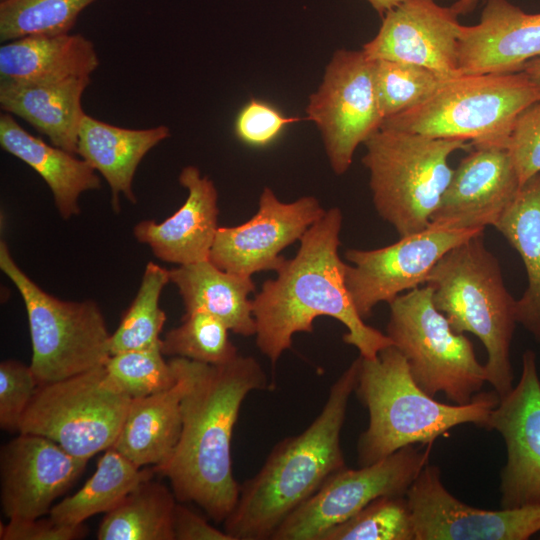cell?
I'll list each match as a JSON object with an SVG mask.
<instances>
[{
  "label": "cell",
  "instance_id": "13",
  "mask_svg": "<svg viewBox=\"0 0 540 540\" xmlns=\"http://www.w3.org/2000/svg\"><path fill=\"white\" fill-rule=\"evenodd\" d=\"M484 230H456L429 225L423 231L400 237L388 246L345 252V281L362 319L373 308L425 285L437 262L452 248Z\"/></svg>",
  "mask_w": 540,
  "mask_h": 540
},
{
  "label": "cell",
  "instance_id": "38",
  "mask_svg": "<svg viewBox=\"0 0 540 540\" xmlns=\"http://www.w3.org/2000/svg\"><path fill=\"white\" fill-rule=\"evenodd\" d=\"M302 120L306 117L286 115L268 101L251 98L239 110L234 132L244 144L264 147L274 142L288 126Z\"/></svg>",
  "mask_w": 540,
  "mask_h": 540
},
{
  "label": "cell",
  "instance_id": "17",
  "mask_svg": "<svg viewBox=\"0 0 540 540\" xmlns=\"http://www.w3.org/2000/svg\"><path fill=\"white\" fill-rule=\"evenodd\" d=\"M87 459L53 440L19 433L0 450V501L8 519L39 518L81 476Z\"/></svg>",
  "mask_w": 540,
  "mask_h": 540
},
{
  "label": "cell",
  "instance_id": "43",
  "mask_svg": "<svg viewBox=\"0 0 540 540\" xmlns=\"http://www.w3.org/2000/svg\"><path fill=\"white\" fill-rule=\"evenodd\" d=\"M370 5L377 11V13L383 16L387 11L396 7L406 0H367Z\"/></svg>",
  "mask_w": 540,
  "mask_h": 540
},
{
  "label": "cell",
  "instance_id": "45",
  "mask_svg": "<svg viewBox=\"0 0 540 540\" xmlns=\"http://www.w3.org/2000/svg\"><path fill=\"white\" fill-rule=\"evenodd\" d=\"M1 1V0H0Z\"/></svg>",
  "mask_w": 540,
  "mask_h": 540
},
{
  "label": "cell",
  "instance_id": "16",
  "mask_svg": "<svg viewBox=\"0 0 540 540\" xmlns=\"http://www.w3.org/2000/svg\"><path fill=\"white\" fill-rule=\"evenodd\" d=\"M487 429L500 433L507 449L501 508L540 506V378L533 350L523 353L520 380L500 398Z\"/></svg>",
  "mask_w": 540,
  "mask_h": 540
},
{
  "label": "cell",
  "instance_id": "30",
  "mask_svg": "<svg viewBox=\"0 0 540 540\" xmlns=\"http://www.w3.org/2000/svg\"><path fill=\"white\" fill-rule=\"evenodd\" d=\"M176 497L152 478L138 484L111 511L97 531L98 540H174Z\"/></svg>",
  "mask_w": 540,
  "mask_h": 540
},
{
  "label": "cell",
  "instance_id": "29",
  "mask_svg": "<svg viewBox=\"0 0 540 540\" xmlns=\"http://www.w3.org/2000/svg\"><path fill=\"white\" fill-rule=\"evenodd\" d=\"M154 474L153 466L139 467L114 447L108 448L94 474L76 493L54 505L50 518L67 525L84 524L91 516L113 510L138 484Z\"/></svg>",
  "mask_w": 540,
  "mask_h": 540
},
{
  "label": "cell",
  "instance_id": "42",
  "mask_svg": "<svg viewBox=\"0 0 540 540\" xmlns=\"http://www.w3.org/2000/svg\"><path fill=\"white\" fill-rule=\"evenodd\" d=\"M522 71L529 77L540 92V57L526 62Z\"/></svg>",
  "mask_w": 540,
  "mask_h": 540
},
{
  "label": "cell",
  "instance_id": "44",
  "mask_svg": "<svg viewBox=\"0 0 540 540\" xmlns=\"http://www.w3.org/2000/svg\"><path fill=\"white\" fill-rule=\"evenodd\" d=\"M481 0H457L453 3L451 8L455 13L459 15H466L471 13Z\"/></svg>",
  "mask_w": 540,
  "mask_h": 540
},
{
  "label": "cell",
  "instance_id": "21",
  "mask_svg": "<svg viewBox=\"0 0 540 540\" xmlns=\"http://www.w3.org/2000/svg\"><path fill=\"white\" fill-rule=\"evenodd\" d=\"M178 180L188 192L183 205L160 223L138 222L133 235L147 244L158 259L168 263L186 265L209 260L219 228L217 189L193 165L185 166Z\"/></svg>",
  "mask_w": 540,
  "mask_h": 540
},
{
  "label": "cell",
  "instance_id": "4",
  "mask_svg": "<svg viewBox=\"0 0 540 540\" xmlns=\"http://www.w3.org/2000/svg\"><path fill=\"white\" fill-rule=\"evenodd\" d=\"M355 392L369 413L357 442L359 466L373 464L409 445L433 443L451 428L474 424L487 429L500 396L478 392L466 404H446L413 379L402 353L393 345L375 358L360 356Z\"/></svg>",
  "mask_w": 540,
  "mask_h": 540
},
{
  "label": "cell",
  "instance_id": "9",
  "mask_svg": "<svg viewBox=\"0 0 540 540\" xmlns=\"http://www.w3.org/2000/svg\"><path fill=\"white\" fill-rule=\"evenodd\" d=\"M386 335L404 356L415 382L429 395L444 393L466 404L480 392L487 375L474 347L455 332L434 306L432 289L422 285L389 303Z\"/></svg>",
  "mask_w": 540,
  "mask_h": 540
},
{
  "label": "cell",
  "instance_id": "5",
  "mask_svg": "<svg viewBox=\"0 0 540 540\" xmlns=\"http://www.w3.org/2000/svg\"><path fill=\"white\" fill-rule=\"evenodd\" d=\"M425 284L451 328L482 342L487 382L500 398L506 395L514 379L510 349L518 323L516 299L506 288L498 259L485 246L484 231L449 250Z\"/></svg>",
  "mask_w": 540,
  "mask_h": 540
},
{
  "label": "cell",
  "instance_id": "37",
  "mask_svg": "<svg viewBox=\"0 0 540 540\" xmlns=\"http://www.w3.org/2000/svg\"><path fill=\"white\" fill-rule=\"evenodd\" d=\"M38 382L29 366L8 359L0 363V427L19 433L22 417L30 404Z\"/></svg>",
  "mask_w": 540,
  "mask_h": 540
},
{
  "label": "cell",
  "instance_id": "33",
  "mask_svg": "<svg viewBox=\"0 0 540 540\" xmlns=\"http://www.w3.org/2000/svg\"><path fill=\"white\" fill-rule=\"evenodd\" d=\"M228 331L222 321L207 312L185 313L182 323L161 339V351L164 356L210 365L225 364L239 355Z\"/></svg>",
  "mask_w": 540,
  "mask_h": 540
},
{
  "label": "cell",
  "instance_id": "1",
  "mask_svg": "<svg viewBox=\"0 0 540 540\" xmlns=\"http://www.w3.org/2000/svg\"><path fill=\"white\" fill-rule=\"evenodd\" d=\"M170 361L186 382L182 429L170 458L154 471L170 481L177 501L195 503L215 522H224L240 493L232 470L233 429L247 395L269 388L267 375L251 356L221 365Z\"/></svg>",
  "mask_w": 540,
  "mask_h": 540
},
{
  "label": "cell",
  "instance_id": "26",
  "mask_svg": "<svg viewBox=\"0 0 540 540\" xmlns=\"http://www.w3.org/2000/svg\"><path fill=\"white\" fill-rule=\"evenodd\" d=\"M176 383L167 390L131 399L114 448L139 467L164 464L182 429L181 400L186 382L169 360Z\"/></svg>",
  "mask_w": 540,
  "mask_h": 540
},
{
  "label": "cell",
  "instance_id": "2",
  "mask_svg": "<svg viewBox=\"0 0 540 540\" xmlns=\"http://www.w3.org/2000/svg\"><path fill=\"white\" fill-rule=\"evenodd\" d=\"M342 223L338 207L326 210L300 239L295 257L287 259L252 300L256 345L273 364L291 348L295 333L313 331L319 316L341 322L347 328L343 341L363 358H375L392 345L354 307L345 281L347 264L338 254Z\"/></svg>",
  "mask_w": 540,
  "mask_h": 540
},
{
  "label": "cell",
  "instance_id": "12",
  "mask_svg": "<svg viewBox=\"0 0 540 540\" xmlns=\"http://www.w3.org/2000/svg\"><path fill=\"white\" fill-rule=\"evenodd\" d=\"M305 112L306 120L320 131L333 172L343 175L356 148L379 130L384 120L373 60L362 50L335 51Z\"/></svg>",
  "mask_w": 540,
  "mask_h": 540
},
{
  "label": "cell",
  "instance_id": "3",
  "mask_svg": "<svg viewBox=\"0 0 540 540\" xmlns=\"http://www.w3.org/2000/svg\"><path fill=\"white\" fill-rule=\"evenodd\" d=\"M359 367L360 356L332 384L314 421L302 433L278 442L258 473L240 486L237 503L224 521L233 540L271 539L293 511L346 467L341 431Z\"/></svg>",
  "mask_w": 540,
  "mask_h": 540
},
{
  "label": "cell",
  "instance_id": "34",
  "mask_svg": "<svg viewBox=\"0 0 540 540\" xmlns=\"http://www.w3.org/2000/svg\"><path fill=\"white\" fill-rule=\"evenodd\" d=\"M321 540H416L406 496H382L328 530Z\"/></svg>",
  "mask_w": 540,
  "mask_h": 540
},
{
  "label": "cell",
  "instance_id": "18",
  "mask_svg": "<svg viewBox=\"0 0 540 540\" xmlns=\"http://www.w3.org/2000/svg\"><path fill=\"white\" fill-rule=\"evenodd\" d=\"M382 17L378 33L362 48L369 59L416 64L443 79L461 75V25L451 7L439 6L434 0H406Z\"/></svg>",
  "mask_w": 540,
  "mask_h": 540
},
{
  "label": "cell",
  "instance_id": "24",
  "mask_svg": "<svg viewBox=\"0 0 540 540\" xmlns=\"http://www.w3.org/2000/svg\"><path fill=\"white\" fill-rule=\"evenodd\" d=\"M89 84L90 78L43 84L0 82V106L46 135L52 145L77 154L79 130L86 114L81 101Z\"/></svg>",
  "mask_w": 540,
  "mask_h": 540
},
{
  "label": "cell",
  "instance_id": "14",
  "mask_svg": "<svg viewBox=\"0 0 540 540\" xmlns=\"http://www.w3.org/2000/svg\"><path fill=\"white\" fill-rule=\"evenodd\" d=\"M406 499L416 540H527L540 531V506L475 508L445 488L435 465L422 469Z\"/></svg>",
  "mask_w": 540,
  "mask_h": 540
},
{
  "label": "cell",
  "instance_id": "6",
  "mask_svg": "<svg viewBox=\"0 0 540 540\" xmlns=\"http://www.w3.org/2000/svg\"><path fill=\"white\" fill-rule=\"evenodd\" d=\"M538 101L540 92L523 71L459 75L380 128L505 147L519 114Z\"/></svg>",
  "mask_w": 540,
  "mask_h": 540
},
{
  "label": "cell",
  "instance_id": "15",
  "mask_svg": "<svg viewBox=\"0 0 540 540\" xmlns=\"http://www.w3.org/2000/svg\"><path fill=\"white\" fill-rule=\"evenodd\" d=\"M319 200L304 196L281 202L269 187L259 198L256 214L243 224L219 227L209 260L218 268L250 276L260 271H278L286 262L280 253L300 240L324 214Z\"/></svg>",
  "mask_w": 540,
  "mask_h": 540
},
{
  "label": "cell",
  "instance_id": "27",
  "mask_svg": "<svg viewBox=\"0 0 540 540\" xmlns=\"http://www.w3.org/2000/svg\"><path fill=\"white\" fill-rule=\"evenodd\" d=\"M170 271V282L177 287L185 313L207 312L222 321L235 334H256L252 311L255 283L250 276L224 271L210 260L179 265Z\"/></svg>",
  "mask_w": 540,
  "mask_h": 540
},
{
  "label": "cell",
  "instance_id": "25",
  "mask_svg": "<svg viewBox=\"0 0 540 540\" xmlns=\"http://www.w3.org/2000/svg\"><path fill=\"white\" fill-rule=\"evenodd\" d=\"M0 144L42 177L64 220L80 213L82 193L101 187L96 171L84 159L28 133L6 112L0 116Z\"/></svg>",
  "mask_w": 540,
  "mask_h": 540
},
{
  "label": "cell",
  "instance_id": "7",
  "mask_svg": "<svg viewBox=\"0 0 540 540\" xmlns=\"http://www.w3.org/2000/svg\"><path fill=\"white\" fill-rule=\"evenodd\" d=\"M363 144L379 216L400 237L428 228L453 173L448 159L467 141L380 128Z\"/></svg>",
  "mask_w": 540,
  "mask_h": 540
},
{
  "label": "cell",
  "instance_id": "22",
  "mask_svg": "<svg viewBox=\"0 0 540 540\" xmlns=\"http://www.w3.org/2000/svg\"><path fill=\"white\" fill-rule=\"evenodd\" d=\"M170 136L165 125L147 129L115 126L85 114L78 135L77 155L108 183L112 207L120 211V195L136 204L133 179L144 156Z\"/></svg>",
  "mask_w": 540,
  "mask_h": 540
},
{
  "label": "cell",
  "instance_id": "8",
  "mask_svg": "<svg viewBox=\"0 0 540 540\" xmlns=\"http://www.w3.org/2000/svg\"><path fill=\"white\" fill-rule=\"evenodd\" d=\"M0 269L13 282L26 308L32 344L30 368L38 385L106 363L111 356V334L95 301H65L47 293L17 265L3 240Z\"/></svg>",
  "mask_w": 540,
  "mask_h": 540
},
{
  "label": "cell",
  "instance_id": "23",
  "mask_svg": "<svg viewBox=\"0 0 540 540\" xmlns=\"http://www.w3.org/2000/svg\"><path fill=\"white\" fill-rule=\"evenodd\" d=\"M99 66L93 43L81 34L30 36L0 47V82L43 84L90 78Z\"/></svg>",
  "mask_w": 540,
  "mask_h": 540
},
{
  "label": "cell",
  "instance_id": "28",
  "mask_svg": "<svg viewBox=\"0 0 540 540\" xmlns=\"http://www.w3.org/2000/svg\"><path fill=\"white\" fill-rule=\"evenodd\" d=\"M494 227L523 261L527 287L516 300L517 322L540 343V173L522 184Z\"/></svg>",
  "mask_w": 540,
  "mask_h": 540
},
{
  "label": "cell",
  "instance_id": "10",
  "mask_svg": "<svg viewBox=\"0 0 540 540\" xmlns=\"http://www.w3.org/2000/svg\"><path fill=\"white\" fill-rule=\"evenodd\" d=\"M130 401L108 383L101 365L38 385L19 433L47 437L70 454L89 460L114 446Z\"/></svg>",
  "mask_w": 540,
  "mask_h": 540
},
{
  "label": "cell",
  "instance_id": "40",
  "mask_svg": "<svg viewBox=\"0 0 540 540\" xmlns=\"http://www.w3.org/2000/svg\"><path fill=\"white\" fill-rule=\"evenodd\" d=\"M88 532L84 524L67 525L48 519H9L0 523L1 540H77Z\"/></svg>",
  "mask_w": 540,
  "mask_h": 540
},
{
  "label": "cell",
  "instance_id": "35",
  "mask_svg": "<svg viewBox=\"0 0 540 540\" xmlns=\"http://www.w3.org/2000/svg\"><path fill=\"white\" fill-rule=\"evenodd\" d=\"M163 356L161 346L111 355L104 364L106 379L130 399L167 390L176 383V375Z\"/></svg>",
  "mask_w": 540,
  "mask_h": 540
},
{
  "label": "cell",
  "instance_id": "20",
  "mask_svg": "<svg viewBox=\"0 0 540 540\" xmlns=\"http://www.w3.org/2000/svg\"><path fill=\"white\" fill-rule=\"evenodd\" d=\"M540 57V13L530 14L508 0H487L480 22L461 25V75L514 73Z\"/></svg>",
  "mask_w": 540,
  "mask_h": 540
},
{
  "label": "cell",
  "instance_id": "31",
  "mask_svg": "<svg viewBox=\"0 0 540 540\" xmlns=\"http://www.w3.org/2000/svg\"><path fill=\"white\" fill-rule=\"evenodd\" d=\"M170 271L148 262L135 298L109 340L110 354L161 346L160 333L166 314L159 306Z\"/></svg>",
  "mask_w": 540,
  "mask_h": 540
},
{
  "label": "cell",
  "instance_id": "32",
  "mask_svg": "<svg viewBox=\"0 0 540 540\" xmlns=\"http://www.w3.org/2000/svg\"><path fill=\"white\" fill-rule=\"evenodd\" d=\"M98 0H1L0 41L67 34L80 13Z\"/></svg>",
  "mask_w": 540,
  "mask_h": 540
},
{
  "label": "cell",
  "instance_id": "11",
  "mask_svg": "<svg viewBox=\"0 0 540 540\" xmlns=\"http://www.w3.org/2000/svg\"><path fill=\"white\" fill-rule=\"evenodd\" d=\"M433 443L425 448L403 447L358 469L332 474L321 488L293 511L270 540H321L334 526L354 516L382 496H406L422 469L429 464Z\"/></svg>",
  "mask_w": 540,
  "mask_h": 540
},
{
  "label": "cell",
  "instance_id": "39",
  "mask_svg": "<svg viewBox=\"0 0 540 540\" xmlns=\"http://www.w3.org/2000/svg\"><path fill=\"white\" fill-rule=\"evenodd\" d=\"M505 147L521 184L540 173V101L519 114Z\"/></svg>",
  "mask_w": 540,
  "mask_h": 540
},
{
  "label": "cell",
  "instance_id": "41",
  "mask_svg": "<svg viewBox=\"0 0 540 540\" xmlns=\"http://www.w3.org/2000/svg\"><path fill=\"white\" fill-rule=\"evenodd\" d=\"M173 533L174 540H233L225 530L213 527L183 502L175 507Z\"/></svg>",
  "mask_w": 540,
  "mask_h": 540
},
{
  "label": "cell",
  "instance_id": "36",
  "mask_svg": "<svg viewBox=\"0 0 540 540\" xmlns=\"http://www.w3.org/2000/svg\"><path fill=\"white\" fill-rule=\"evenodd\" d=\"M373 62L377 95L384 120L417 106L446 80L430 69L416 64L389 60Z\"/></svg>",
  "mask_w": 540,
  "mask_h": 540
},
{
  "label": "cell",
  "instance_id": "19",
  "mask_svg": "<svg viewBox=\"0 0 540 540\" xmlns=\"http://www.w3.org/2000/svg\"><path fill=\"white\" fill-rule=\"evenodd\" d=\"M521 186L506 147L474 146L453 169L430 225L456 230L494 227Z\"/></svg>",
  "mask_w": 540,
  "mask_h": 540
}]
</instances>
